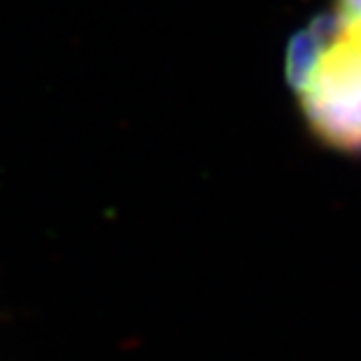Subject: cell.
<instances>
[{
	"label": "cell",
	"instance_id": "6da1fadb",
	"mask_svg": "<svg viewBox=\"0 0 361 361\" xmlns=\"http://www.w3.org/2000/svg\"><path fill=\"white\" fill-rule=\"evenodd\" d=\"M307 118L331 146L361 153V42L326 61V75L305 92Z\"/></svg>",
	"mask_w": 361,
	"mask_h": 361
},
{
	"label": "cell",
	"instance_id": "7a4b0ae2",
	"mask_svg": "<svg viewBox=\"0 0 361 361\" xmlns=\"http://www.w3.org/2000/svg\"><path fill=\"white\" fill-rule=\"evenodd\" d=\"M350 7V14H352V19H355V24H359L361 28V0H345Z\"/></svg>",
	"mask_w": 361,
	"mask_h": 361
}]
</instances>
